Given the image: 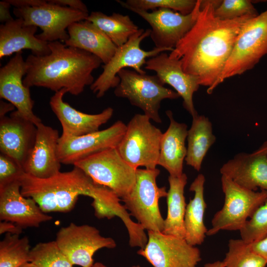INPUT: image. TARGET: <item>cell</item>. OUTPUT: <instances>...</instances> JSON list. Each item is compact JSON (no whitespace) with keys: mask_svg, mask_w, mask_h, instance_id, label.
I'll return each mask as SVG.
<instances>
[{"mask_svg":"<svg viewBox=\"0 0 267 267\" xmlns=\"http://www.w3.org/2000/svg\"><path fill=\"white\" fill-rule=\"evenodd\" d=\"M19 180L22 195L33 199L46 214L71 211L80 195L93 199L92 205L98 218H121L126 213L120 198L112 190L95 183L76 166L70 171L60 172L44 179L24 173Z\"/></svg>","mask_w":267,"mask_h":267,"instance_id":"2","label":"cell"},{"mask_svg":"<svg viewBox=\"0 0 267 267\" xmlns=\"http://www.w3.org/2000/svg\"><path fill=\"white\" fill-rule=\"evenodd\" d=\"M221 184L224 203L214 215L207 236L214 235L221 230L239 231L267 199V191L248 189L225 175H222Z\"/></svg>","mask_w":267,"mask_h":267,"instance_id":"6","label":"cell"},{"mask_svg":"<svg viewBox=\"0 0 267 267\" xmlns=\"http://www.w3.org/2000/svg\"><path fill=\"white\" fill-rule=\"evenodd\" d=\"M37 126L16 110L9 116L0 117V151L22 167L35 143Z\"/></svg>","mask_w":267,"mask_h":267,"instance_id":"18","label":"cell"},{"mask_svg":"<svg viewBox=\"0 0 267 267\" xmlns=\"http://www.w3.org/2000/svg\"><path fill=\"white\" fill-rule=\"evenodd\" d=\"M241 239L251 243L267 235V199L239 230Z\"/></svg>","mask_w":267,"mask_h":267,"instance_id":"34","label":"cell"},{"mask_svg":"<svg viewBox=\"0 0 267 267\" xmlns=\"http://www.w3.org/2000/svg\"><path fill=\"white\" fill-rule=\"evenodd\" d=\"M29 262L38 267H73L55 240L40 242L32 248Z\"/></svg>","mask_w":267,"mask_h":267,"instance_id":"32","label":"cell"},{"mask_svg":"<svg viewBox=\"0 0 267 267\" xmlns=\"http://www.w3.org/2000/svg\"><path fill=\"white\" fill-rule=\"evenodd\" d=\"M250 245L253 251L261 256L267 263V235L250 243Z\"/></svg>","mask_w":267,"mask_h":267,"instance_id":"39","label":"cell"},{"mask_svg":"<svg viewBox=\"0 0 267 267\" xmlns=\"http://www.w3.org/2000/svg\"><path fill=\"white\" fill-rule=\"evenodd\" d=\"M222 0H200L197 20L190 31L171 52L169 56L179 59L183 71L196 77L200 86L211 93L245 24L255 17L244 16L221 20L215 10Z\"/></svg>","mask_w":267,"mask_h":267,"instance_id":"1","label":"cell"},{"mask_svg":"<svg viewBox=\"0 0 267 267\" xmlns=\"http://www.w3.org/2000/svg\"><path fill=\"white\" fill-rule=\"evenodd\" d=\"M186 139L187 146L185 161L187 165L199 171L204 157L216 139L209 119L198 114L192 117Z\"/></svg>","mask_w":267,"mask_h":267,"instance_id":"28","label":"cell"},{"mask_svg":"<svg viewBox=\"0 0 267 267\" xmlns=\"http://www.w3.org/2000/svg\"><path fill=\"white\" fill-rule=\"evenodd\" d=\"M92 267H108L103 264L100 262L95 263Z\"/></svg>","mask_w":267,"mask_h":267,"instance_id":"45","label":"cell"},{"mask_svg":"<svg viewBox=\"0 0 267 267\" xmlns=\"http://www.w3.org/2000/svg\"><path fill=\"white\" fill-rule=\"evenodd\" d=\"M77 167L95 183L112 190L120 198L127 196L136 181L135 169L121 156L117 148H111L76 162Z\"/></svg>","mask_w":267,"mask_h":267,"instance_id":"9","label":"cell"},{"mask_svg":"<svg viewBox=\"0 0 267 267\" xmlns=\"http://www.w3.org/2000/svg\"><path fill=\"white\" fill-rule=\"evenodd\" d=\"M200 2V0H197L193 10L187 15L167 8L148 12L128 6H122L138 15L150 25V37L155 47L172 51L195 24Z\"/></svg>","mask_w":267,"mask_h":267,"instance_id":"13","label":"cell"},{"mask_svg":"<svg viewBox=\"0 0 267 267\" xmlns=\"http://www.w3.org/2000/svg\"><path fill=\"white\" fill-rule=\"evenodd\" d=\"M37 27L27 25L17 18L0 26V58L14 53L30 49L37 56L48 54V43L40 40L35 35Z\"/></svg>","mask_w":267,"mask_h":267,"instance_id":"23","label":"cell"},{"mask_svg":"<svg viewBox=\"0 0 267 267\" xmlns=\"http://www.w3.org/2000/svg\"><path fill=\"white\" fill-rule=\"evenodd\" d=\"M14 15L29 25L40 27L42 32L37 38L47 43L68 39V27L74 22L86 20L89 12L47 3L40 6L14 8Z\"/></svg>","mask_w":267,"mask_h":267,"instance_id":"11","label":"cell"},{"mask_svg":"<svg viewBox=\"0 0 267 267\" xmlns=\"http://www.w3.org/2000/svg\"><path fill=\"white\" fill-rule=\"evenodd\" d=\"M197 0H117L121 6L126 5L148 11L159 8L170 9L182 14L190 13L195 8Z\"/></svg>","mask_w":267,"mask_h":267,"instance_id":"33","label":"cell"},{"mask_svg":"<svg viewBox=\"0 0 267 267\" xmlns=\"http://www.w3.org/2000/svg\"><path fill=\"white\" fill-rule=\"evenodd\" d=\"M20 267H38L35 266V265L30 262H28L24 264L22 266H21Z\"/></svg>","mask_w":267,"mask_h":267,"instance_id":"44","label":"cell"},{"mask_svg":"<svg viewBox=\"0 0 267 267\" xmlns=\"http://www.w3.org/2000/svg\"><path fill=\"white\" fill-rule=\"evenodd\" d=\"M31 249L27 236L5 233L0 242V267H20L29 262Z\"/></svg>","mask_w":267,"mask_h":267,"instance_id":"30","label":"cell"},{"mask_svg":"<svg viewBox=\"0 0 267 267\" xmlns=\"http://www.w3.org/2000/svg\"><path fill=\"white\" fill-rule=\"evenodd\" d=\"M10 6L11 5L6 0L0 2V21L2 24L14 19L9 11Z\"/></svg>","mask_w":267,"mask_h":267,"instance_id":"41","label":"cell"},{"mask_svg":"<svg viewBox=\"0 0 267 267\" xmlns=\"http://www.w3.org/2000/svg\"><path fill=\"white\" fill-rule=\"evenodd\" d=\"M52 219L33 199L22 195L19 179L0 186V221L12 222L24 229L38 227Z\"/></svg>","mask_w":267,"mask_h":267,"instance_id":"17","label":"cell"},{"mask_svg":"<svg viewBox=\"0 0 267 267\" xmlns=\"http://www.w3.org/2000/svg\"><path fill=\"white\" fill-rule=\"evenodd\" d=\"M118 76L120 82L114 91L115 96L127 99L157 123H162L159 112L162 101L180 97L176 91L166 88L156 75L141 74L124 69Z\"/></svg>","mask_w":267,"mask_h":267,"instance_id":"5","label":"cell"},{"mask_svg":"<svg viewBox=\"0 0 267 267\" xmlns=\"http://www.w3.org/2000/svg\"><path fill=\"white\" fill-rule=\"evenodd\" d=\"M204 267H224V265L222 261H218L207 263L204 265Z\"/></svg>","mask_w":267,"mask_h":267,"instance_id":"43","label":"cell"},{"mask_svg":"<svg viewBox=\"0 0 267 267\" xmlns=\"http://www.w3.org/2000/svg\"><path fill=\"white\" fill-rule=\"evenodd\" d=\"M220 173L245 188L267 191V141L253 152L235 155L222 166Z\"/></svg>","mask_w":267,"mask_h":267,"instance_id":"19","label":"cell"},{"mask_svg":"<svg viewBox=\"0 0 267 267\" xmlns=\"http://www.w3.org/2000/svg\"><path fill=\"white\" fill-rule=\"evenodd\" d=\"M148 240L137 253L153 267H196L201 260L199 249L184 238L148 231Z\"/></svg>","mask_w":267,"mask_h":267,"instance_id":"14","label":"cell"},{"mask_svg":"<svg viewBox=\"0 0 267 267\" xmlns=\"http://www.w3.org/2000/svg\"><path fill=\"white\" fill-rule=\"evenodd\" d=\"M15 8L37 7L47 3V0H6Z\"/></svg>","mask_w":267,"mask_h":267,"instance_id":"38","label":"cell"},{"mask_svg":"<svg viewBox=\"0 0 267 267\" xmlns=\"http://www.w3.org/2000/svg\"><path fill=\"white\" fill-rule=\"evenodd\" d=\"M170 124L163 133L158 165L166 169L170 175L178 177L183 174V164L185 160L187 147L185 140L187 135V126L176 121L170 110L166 111Z\"/></svg>","mask_w":267,"mask_h":267,"instance_id":"24","label":"cell"},{"mask_svg":"<svg viewBox=\"0 0 267 267\" xmlns=\"http://www.w3.org/2000/svg\"><path fill=\"white\" fill-rule=\"evenodd\" d=\"M187 177L185 173L178 177L169 176L167 191V215L164 219L162 233L185 238L184 219L186 207L184 195Z\"/></svg>","mask_w":267,"mask_h":267,"instance_id":"27","label":"cell"},{"mask_svg":"<svg viewBox=\"0 0 267 267\" xmlns=\"http://www.w3.org/2000/svg\"><path fill=\"white\" fill-rule=\"evenodd\" d=\"M86 20L100 29L117 47L126 43L139 30L128 15L119 13L108 16L100 11H93Z\"/></svg>","mask_w":267,"mask_h":267,"instance_id":"29","label":"cell"},{"mask_svg":"<svg viewBox=\"0 0 267 267\" xmlns=\"http://www.w3.org/2000/svg\"><path fill=\"white\" fill-rule=\"evenodd\" d=\"M145 69L154 71L164 85L168 84L183 99L185 109L193 117L198 114L194 106L193 96L200 85L198 79L185 73L179 59L171 58L162 52L146 60Z\"/></svg>","mask_w":267,"mask_h":267,"instance_id":"20","label":"cell"},{"mask_svg":"<svg viewBox=\"0 0 267 267\" xmlns=\"http://www.w3.org/2000/svg\"><path fill=\"white\" fill-rule=\"evenodd\" d=\"M27 72L22 51L16 53L0 69V97L13 105L24 118L37 125L42 122L33 111L34 101L30 88L23 84L22 80Z\"/></svg>","mask_w":267,"mask_h":267,"instance_id":"16","label":"cell"},{"mask_svg":"<svg viewBox=\"0 0 267 267\" xmlns=\"http://www.w3.org/2000/svg\"><path fill=\"white\" fill-rule=\"evenodd\" d=\"M205 182V176L200 174L190 184L189 190L194 192V195L187 204L184 215V239L194 246L203 243L208 230L204 222L207 207L204 196Z\"/></svg>","mask_w":267,"mask_h":267,"instance_id":"26","label":"cell"},{"mask_svg":"<svg viewBox=\"0 0 267 267\" xmlns=\"http://www.w3.org/2000/svg\"><path fill=\"white\" fill-rule=\"evenodd\" d=\"M48 3L68 7L83 12H89L87 6L80 0H50Z\"/></svg>","mask_w":267,"mask_h":267,"instance_id":"37","label":"cell"},{"mask_svg":"<svg viewBox=\"0 0 267 267\" xmlns=\"http://www.w3.org/2000/svg\"><path fill=\"white\" fill-rule=\"evenodd\" d=\"M23 229L21 227L14 223L7 221H0V234L10 233L11 234L20 235Z\"/></svg>","mask_w":267,"mask_h":267,"instance_id":"40","label":"cell"},{"mask_svg":"<svg viewBox=\"0 0 267 267\" xmlns=\"http://www.w3.org/2000/svg\"><path fill=\"white\" fill-rule=\"evenodd\" d=\"M224 267H266V261L253 251L250 243L242 239L228 241V250L222 261Z\"/></svg>","mask_w":267,"mask_h":267,"instance_id":"31","label":"cell"},{"mask_svg":"<svg viewBox=\"0 0 267 267\" xmlns=\"http://www.w3.org/2000/svg\"><path fill=\"white\" fill-rule=\"evenodd\" d=\"M267 54V9L251 19L241 30L217 82L252 69Z\"/></svg>","mask_w":267,"mask_h":267,"instance_id":"8","label":"cell"},{"mask_svg":"<svg viewBox=\"0 0 267 267\" xmlns=\"http://www.w3.org/2000/svg\"><path fill=\"white\" fill-rule=\"evenodd\" d=\"M150 121L144 114H135L117 147L122 157L135 169H154L158 165L163 133Z\"/></svg>","mask_w":267,"mask_h":267,"instance_id":"7","label":"cell"},{"mask_svg":"<svg viewBox=\"0 0 267 267\" xmlns=\"http://www.w3.org/2000/svg\"><path fill=\"white\" fill-rule=\"evenodd\" d=\"M48 46L47 55L27 57V72L23 80L25 86L43 87L55 92L65 89L78 95L93 84L92 72L102 63L98 57L58 41L48 43Z\"/></svg>","mask_w":267,"mask_h":267,"instance_id":"3","label":"cell"},{"mask_svg":"<svg viewBox=\"0 0 267 267\" xmlns=\"http://www.w3.org/2000/svg\"><path fill=\"white\" fill-rule=\"evenodd\" d=\"M55 241L72 264L82 267L93 266V256L98 250L116 247L113 238L101 235L96 227L73 222L60 228Z\"/></svg>","mask_w":267,"mask_h":267,"instance_id":"12","label":"cell"},{"mask_svg":"<svg viewBox=\"0 0 267 267\" xmlns=\"http://www.w3.org/2000/svg\"><path fill=\"white\" fill-rule=\"evenodd\" d=\"M15 108V106L11 103L1 100L0 102V117L5 116L7 113L13 110Z\"/></svg>","mask_w":267,"mask_h":267,"instance_id":"42","label":"cell"},{"mask_svg":"<svg viewBox=\"0 0 267 267\" xmlns=\"http://www.w3.org/2000/svg\"><path fill=\"white\" fill-rule=\"evenodd\" d=\"M160 173L157 169H137L136 181L130 192L121 199L130 216L148 231L162 232L164 219L159 207V200L166 197L165 186L159 187L156 179Z\"/></svg>","mask_w":267,"mask_h":267,"instance_id":"4","label":"cell"},{"mask_svg":"<svg viewBox=\"0 0 267 267\" xmlns=\"http://www.w3.org/2000/svg\"><path fill=\"white\" fill-rule=\"evenodd\" d=\"M127 125L121 120L101 131L79 136H60L58 153L61 164L76 162L103 150L117 148L123 137Z\"/></svg>","mask_w":267,"mask_h":267,"instance_id":"15","label":"cell"},{"mask_svg":"<svg viewBox=\"0 0 267 267\" xmlns=\"http://www.w3.org/2000/svg\"><path fill=\"white\" fill-rule=\"evenodd\" d=\"M67 92L63 89L55 92L49 100L50 108L61 125L62 134L79 136L97 132L113 115L114 109L110 107L97 114L79 111L63 101V95Z\"/></svg>","mask_w":267,"mask_h":267,"instance_id":"22","label":"cell"},{"mask_svg":"<svg viewBox=\"0 0 267 267\" xmlns=\"http://www.w3.org/2000/svg\"><path fill=\"white\" fill-rule=\"evenodd\" d=\"M215 15L221 20H232L249 15L256 17L259 14L248 0H223L215 10Z\"/></svg>","mask_w":267,"mask_h":267,"instance_id":"35","label":"cell"},{"mask_svg":"<svg viewBox=\"0 0 267 267\" xmlns=\"http://www.w3.org/2000/svg\"><path fill=\"white\" fill-rule=\"evenodd\" d=\"M151 29H139L128 42L117 47L115 52L108 63L103 66V71L90 86L97 98L103 97L111 88H115L120 82L118 73L126 68H131L139 74H146L142 69L146 59L154 57L162 52L169 51L166 48L154 47L145 51L140 47L142 41L150 36Z\"/></svg>","mask_w":267,"mask_h":267,"instance_id":"10","label":"cell"},{"mask_svg":"<svg viewBox=\"0 0 267 267\" xmlns=\"http://www.w3.org/2000/svg\"><path fill=\"white\" fill-rule=\"evenodd\" d=\"M67 30L69 38L65 42L66 46L89 52L104 64L111 59L117 48L105 34L87 20L73 23Z\"/></svg>","mask_w":267,"mask_h":267,"instance_id":"25","label":"cell"},{"mask_svg":"<svg viewBox=\"0 0 267 267\" xmlns=\"http://www.w3.org/2000/svg\"><path fill=\"white\" fill-rule=\"evenodd\" d=\"M131 267H140L139 265H134L131 266Z\"/></svg>","mask_w":267,"mask_h":267,"instance_id":"46","label":"cell"},{"mask_svg":"<svg viewBox=\"0 0 267 267\" xmlns=\"http://www.w3.org/2000/svg\"><path fill=\"white\" fill-rule=\"evenodd\" d=\"M22 167L11 157L0 154V186L19 180L24 173Z\"/></svg>","mask_w":267,"mask_h":267,"instance_id":"36","label":"cell"},{"mask_svg":"<svg viewBox=\"0 0 267 267\" xmlns=\"http://www.w3.org/2000/svg\"><path fill=\"white\" fill-rule=\"evenodd\" d=\"M37 126L34 146L24 166V172L38 178H47L60 172L58 131L42 122Z\"/></svg>","mask_w":267,"mask_h":267,"instance_id":"21","label":"cell"}]
</instances>
